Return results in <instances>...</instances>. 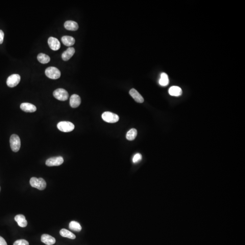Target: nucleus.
<instances>
[{
  "instance_id": "2eb2a0df",
  "label": "nucleus",
  "mask_w": 245,
  "mask_h": 245,
  "mask_svg": "<svg viewBox=\"0 0 245 245\" xmlns=\"http://www.w3.org/2000/svg\"><path fill=\"white\" fill-rule=\"evenodd\" d=\"M64 27L67 30L75 31L77 30L79 28V26L77 23L75 21H67L65 22Z\"/></svg>"
},
{
  "instance_id": "aec40b11",
  "label": "nucleus",
  "mask_w": 245,
  "mask_h": 245,
  "mask_svg": "<svg viewBox=\"0 0 245 245\" xmlns=\"http://www.w3.org/2000/svg\"><path fill=\"white\" fill-rule=\"evenodd\" d=\"M37 59L42 64H47L51 60L50 56L44 53H40L37 56Z\"/></svg>"
},
{
  "instance_id": "cd10ccee",
  "label": "nucleus",
  "mask_w": 245,
  "mask_h": 245,
  "mask_svg": "<svg viewBox=\"0 0 245 245\" xmlns=\"http://www.w3.org/2000/svg\"><path fill=\"white\" fill-rule=\"evenodd\" d=\"M0 191H1V187H0Z\"/></svg>"
},
{
  "instance_id": "423d86ee",
  "label": "nucleus",
  "mask_w": 245,
  "mask_h": 245,
  "mask_svg": "<svg viewBox=\"0 0 245 245\" xmlns=\"http://www.w3.org/2000/svg\"><path fill=\"white\" fill-rule=\"evenodd\" d=\"M53 96L54 97L59 100L65 101L69 98V94L66 90L64 89H56L54 91Z\"/></svg>"
},
{
  "instance_id": "20e7f679",
  "label": "nucleus",
  "mask_w": 245,
  "mask_h": 245,
  "mask_svg": "<svg viewBox=\"0 0 245 245\" xmlns=\"http://www.w3.org/2000/svg\"><path fill=\"white\" fill-rule=\"evenodd\" d=\"M102 118L104 121L108 123H116L120 120L117 114L108 111L104 112L102 115Z\"/></svg>"
},
{
  "instance_id": "bb28decb",
  "label": "nucleus",
  "mask_w": 245,
  "mask_h": 245,
  "mask_svg": "<svg viewBox=\"0 0 245 245\" xmlns=\"http://www.w3.org/2000/svg\"><path fill=\"white\" fill-rule=\"evenodd\" d=\"M0 245H7L5 240L0 236Z\"/></svg>"
},
{
  "instance_id": "6ab92c4d",
  "label": "nucleus",
  "mask_w": 245,
  "mask_h": 245,
  "mask_svg": "<svg viewBox=\"0 0 245 245\" xmlns=\"http://www.w3.org/2000/svg\"><path fill=\"white\" fill-rule=\"evenodd\" d=\"M59 233L63 237H67L71 239H75L76 238L75 234L65 229H62L59 231Z\"/></svg>"
},
{
  "instance_id": "f03ea898",
  "label": "nucleus",
  "mask_w": 245,
  "mask_h": 245,
  "mask_svg": "<svg viewBox=\"0 0 245 245\" xmlns=\"http://www.w3.org/2000/svg\"><path fill=\"white\" fill-rule=\"evenodd\" d=\"M10 148L14 152L19 151L21 148V142L20 138L16 134H13L10 136Z\"/></svg>"
},
{
  "instance_id": "412c9836",
  "label": "nucleus",
  "mask_w": 245,
  "mask_h": 245,
  "mask_svg": "<svg viewBox=\"0 0 245 245\" xmlns=\"http://www.w3.org/2000/svg\"><path fill=\"white\" fill-rule=\"evenodd\" d=\"M137 133V130L135 129H132L128 132L126 138L129 141H132L136 138Z\"/></svg>"
},
{
  "instance_id": "f3484780",
  "label": "nucleus",
  "mask_w": 245,
  "mask_h": 245,
  "mask_svg": "<svg viewBox=\"0 0 245 245\" xmlns=\"http://www.w3.org/2000/svg\"><path fill=\"white\" fill-rule=\"evenodd\" d=\"M169 94L173 96H179L182 94L181 88L178 86H173L169 88Z\"/></svg>"
},
{
  "instance_id": "b1692460",
  "label": "nucleus",
  "mask_w": 245,
  "mask_h": 245,
  "mask_svg": "<svg viewBox=\"0 0 245 245\" xmlns=\"http://www.w3.org/2000/svg\"><path fill=\"white\" fill-rule=\"evenodd\" d=\"M13 245H29L28 242L24 239H20L16 241Z\"/></svg>"
},
{
  "instance_id": "9d476101",
  "label": "nucleus",
  "mask_w": 245,
  "mask_h": 245,
  "mask_svg": "<svg viewBox=\"0 0 245 245\" xmlns=\"http://www.w3.org/2000/svg\"><path fill=\"white\" fill-rule=\"evenodd\" d=\"M81 104V99L78 95L74 94L70 98V106L73 108L79 106Z\"/></svg>"
},
{
  "instance_id": "4be33fe9",
  "label": "nucleus",
  "mask_w": 245,
  "mask_h": 245,
  "mask_svg": "<svg viewBox=\"0 0 245 245\" xmlns=\"http://www.w3.org/2000/svg\"><path fill=\"white\" fill-rule=\"evenodd\" d=\"M159 83L161 86H167L169 83V79L168 75L165 73L161 74V77L159 80Z\"/></svg>"
},
{
  "instance_id": "1a4fd4ad",
  "label": "nucleus",
  "mask_w": 245,
  "mask_h": 245,
  "mask_svg": "<svg viewBox=\"0 0 245 245\" xmlns=\"http://www.w3.org/2000/svg\"><path fill=\"white\" fill-rule=\"evenodd\" d=\"M48 43L50 48L53 51H56L60 48V43L57 38L50 37L48 40Z\"/></svg>"
},
{
  "instance_id": "dca6fc26",
  "label": "nucleus",
  "mask_w": 245,
  "mask_h": 245,
  "mask_svg": "<svg viewBox=\"0 0 245 245\" xmlns=\"http://www.w3.org/2000/svg\"><path fill=\"white\" fill-rule=\"evenodd\" d=\"M15 220L20 227H25L27 225V221L25 216L22 214L16 215L15 217Z\"/></svg>"
},
{
  "instance_id": "9b49d317",
  "label": "nucleus",
  "mask_w": 245,
  "mask_h": 245,
  "mask_svg": "<svg viewBox=\"0 0 245 245\" xmlns=\"http://www.w3.org/2000/svg\"><path fill=\"white\" fill-rule=\"evenodd\" d=\"M20 108L23 111L28 113H33L36 110V107L35 105L28 103H22Z\"/></svg>"
},
{
  "instance_id": "a878e982",
  "label": "nucleus",
  "mask_w": 245,
  "mask_h": 245,
  "mask_svg": "<svg viewBox=\"0 0 245 245\" xmlns=\"http://www.w3.org/2000/svg\"><path fill=\"white\" fill-rule=\"evenodd\" d=\"M4 37V33L3 31L0 30V44H2L3 42Z\"/></svg>"
},
{
  "instance_id": "f8f14e48",
  "label": "nucleus",
  "mask_w": 245,
  "mask_h": 245,
  "mask_svg": "<svg viewBox=\"0 0 245 245\" xmlns=\"http://www.w3.org/2000/svg\"><path fill=\"white\" fill-rule=\"evenodd\" d=\"M129 94L133 98L135 101L139 103H142L144 102V99L142 96L137 91V90L134 89H132L129 91Z\"/></svg>"
},
{
  "instance_id": "a211bd4d",
  "label": "nucleus",
  "mask_w": 245,
  "mask_h": 245,
  "mask_svg": "<svg viewBox=\"0 0 245 245\" xmlns=\"http://www.w3.org/2000/svg\"><path fill=\"white\" fill-rule=\"evenodd\" d=\"M61 41L64 45L67 47H71L75 43V39L73 37L68 35H65L61 38Z\"/></svg>"
},
{
  "instance_id": "0eeeda50",
  "label": "nucleus",
  "mask_w": 245,
  "mask_h": 245,
  "mask_svg": "<svg viewBox=\"0 0 245 245\" xmlns=\"http://www.w3.org/2000/svg\"><path fill=\"white\" fill-rule=\"evenodd\" d=\"M21 80V76L18 74H13L8 77L6 81L7 86L9 87H15L18 85Z\"/></svg>"
},
{
  "instance_id": "5701e85b",
  "label": "nucleus",
  "mask_w": 245,
  "mask_h": 245,
  "mask_svg": "<svg viewBox=\"0 0 245 245\" xmlns=\"http://www.w3.org/2000/svg\"><path fill=\"white\" fill-rule=\"evenodd\" d=\"M69 228L71 230L76 231H80L82 227L79 223L76 221H71L69 224Z\"/></svg>"
},
{
  "instance_id": "4468645a",
  "label": "nucleus",
  "mask_w": 245,
  "mask_h": 245,
  "mask_svg": "<svg viewBox=\"0 0 245 245\" xmlns=\"http://www.w3.org/2000/svg\"><path fill=\"white\" fill-rule=\"evenodd\" d=\"M75 53V49L74 48L69 47L62 53L61 57L64 61H68L72 57Z\"/></svg>"
},
{
  "instance_id": "f257e3e1",
  "label": "nucleus",
  "mask_w": 245,
  "mask_h": 245,
  "mask_svg": "<svg viewBox=\"0 0 245 245\" xmlns=\"http://www.w3.org/2000/svg\"><path fill=\"white\" fill-rule=\"evenodd\" d=\"M31 185L33 188H37L40 190H43L47 187V183L43 178H37L35 177H32L31 178L30 181Z\"/></svg>"
},
{
  "instance_id": "6e6552de",
  "label": "nucleus",
  "mask_w": 245,
  "mask_h": 245,
  "mask_svg": "<svg viewBox=\"0 0 245 245\" xmlns=\"http://www.w3.org/2000/svg\"><path fill=\"white\" fill-rule=\"evenodd\" d=\"M64 162V159L61 156L49 158L46 161V165L49 167L58 166L61 165Z\"/></svg>"
},
{
  "instance_id": "393cba45",
  "label": "nucleus",
  "mask_w": 245,
  "mask_h": 245,
  "mask_svg": "<svg viewBox=\"0 0 245 245\" xmlns=\"http://www.w3.org/2000/svg\"><path fill=\"white\" fill-rule=\"evenodd\" d=\"M142 158V155L140 153H136L133 156V163H138L139 161H141Z\"/></svg>"
},
{
  "instance_id": "ddd939ff",
  "label": "nucleus",
  "mask_w": 245,
  "mask_h": 245,
  "mask_svg": "<svg viewBox=\"0 0 245 245\" xmlns=\"http://www.w3.org/2000/svg\"><path fill=\"white\" fill-rule=\"evenodd\" d=\"M42 243L47 245H53L55 243V238L48 234H43L41 237Z\"/></svg>"
},
{
  "instance_id": "39448f33",
  "label": "nucleus",
  "mask_w": 245,
  "mask_h": 245,
  "mask_svg": "<svg viewBox=\"0 0 245 245\" xmlns=\"http://www.w3.org/2000/svg\"><path fill=\"white\" fill-rule=\"evenodd\" d=\"M57 128L63 132H70L74 130L75 125L70 122L61 121L57 124Z\"/></svg>"
},
{
  "instance_id": "7ed1b4c3",
  "label": "nucleus",
  "mask_w": 245,
  "mask_h": 245,
  "mask_svg": "<svg viewBox=\"0 0 245 245\" xmlns=\"http://www.w3.org/2000/svg\"><path fill=\"white\" fill-rule=\"evenodd\" d=\"M45 74L49 78L53 80L58 79L61 76L60 71L55 67H48L45 71Z\"/></svg>"
}]
</instances>
